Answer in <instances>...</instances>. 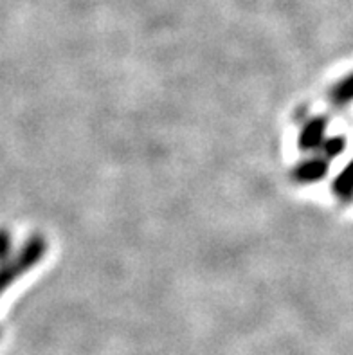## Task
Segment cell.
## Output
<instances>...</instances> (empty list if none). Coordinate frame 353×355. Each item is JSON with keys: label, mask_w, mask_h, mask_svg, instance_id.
<instances>
[{"label": "cell", "mask_w": 353, "mask_h": 355, "mask_svg": "<svg viewBox=\"0 0 353 355\" xmlns=\"http://www.w3.org/2000/svg\"><path fill=\"white\" fill-rule=\"evenodd\" d=\"M47 251V242L40 234H33L26 240L15 257H9L0 263V296L8 291L17 279L38 266Z\"/></svg>", "instance_id": "cell-1"}, {"label": "cell", "mask_w": 353, "mask_h": 355, "mask_svg": "<svg viewBox=\"0 0 353 355\" xmlns=\"http://www.w3.org/2000/svg\"><path fill=\"white\" fill-rule=\"evenodd\" d=\"M325 130H327V123L322 121V119H313V121H310L300 134V148H321L322 143H325Z\"/></svg>", "instance_id": "cell-2"}, {"label": "cell", "mask_w": 353, "mask_h": 355, "mask_svg": "<svg viewBox=\"0 0 353 355\" xmlns=\"http://www.w3.org/2000/svg\"><path fill=\"white\" fill-rule=\"evenodd\" d=\"M328 162L327 159H312V161L303 162L301 166L295 168L294 175L300 182H313L327 175Z\"/></svg>", "instance_id": "cell-3"}, {"label": "cell", "mask_w": 353, "mask_h": 355, "mask_svg": "<svg viewBox=\"0 0 353 355\" xmlns=\"http://www.w3.org/2000/svg\"><path fill=\"white\" fill-rule=\"evenodd\" d=\"M330 99L336 105L343 107L353 101V72L346 78L339 80L330 90Z\"/></svg>", "instance_id": "cell-4"}, {"label": "cell", "mask_w": 353, "mask_h": 355, "mask_svg": "<svg viewBox=\"0 0 353 355\" xmlns=\"http://www.w3.org/2000/svg\"><path fill=\"white\" fill-rule=\"evenodd\" d=\"M334 193L341 198H348L353 195V159L334 180Z\"/></svg>", "instance_id": "cell-5"}, {"label": "cell", "mask_w": 353, "mask_h": 355, "mask_svg": "<svg viewBox=\"0 0 353 355\" xmlns=\"http://www.w3.org/2000/svg\"><path fill=\"white\" fill-rule=\"evenodd\" d=\"M322 152H325V157L327 159H334L337 155L345 152L346 148V139L343 135H337V137H330V139H325L322 143Z\"/></svg>", "instance_id": "cell-6"}, {"label": "cell", "mask_w": 353, "mask_h": 355, "mask_svg": "<svg viewBox=\"0 0 353 355\" xmlns=\"http://www.w3.org/2000/svg\"><path fill=\"white\" fill-rule=\"evenodd\" d=\"M11 257V234L8 230H0V263Z\"/></svg>", "instance_id": "cell-7"}]
</instances>
